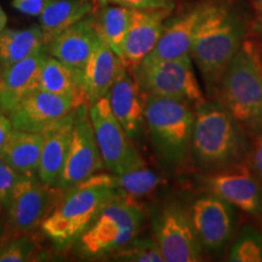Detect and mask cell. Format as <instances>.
<instances>
[{"instance_id": "30", "label": "cell", "mask_w": 262, "mask_h": 262, "mask_svg": "<svg viewBox=\"0 0 262 262\" xmlns=\"http://www.w3.org/2000/svg\"><path fill=\"white\" fill-rule=\"evenodd\" d=\"M34 250L35 245L27 235L9 239L0 247V262L27 261Z\"/></svg>"}, {"instance_id": "29", "label": "cell", "mask_w": 262, "mask_h": 262, "mask_svg": "<svg viewBox=\"0 0 262 262\" xmlns=\"http://www.w3.org/2000/svg\"><path fill=\"white\" fill-rule=\"evenodd\" d=\"M110 256L114 261L124 262H164V257L155 238H141L139 235Z\"/></svg>"}, {"instance_id": "31", "label": "cell", "mask_w": 262, "mask_h": 262, "mask_svg": "<svg viewBox=\"0 0 262 262\" xmlns=\"http://www.w3.org/2000/svg\"><path fill=\"white\" fill-rule=\"evenodd\" d=\"M108 4L120 5L131 10L171 12L175 8V0H100L97 6Z\"/></svg>"}, {"instance_id": "6", "label": "cell", "mask_w": 262, "mask_h": 262, "mask_svg": "<svg viewBox=\"0 0 262 262\" xmlns=\"http://www.w3.org/2000/svg\"><path fill=\"white\" fill-rule=\"evenodd\" d=\"M146 217L145 205L139 199L117 196L79 238L81 251L91 257L110 256L140 234Z\"/></svg>"}, {"instance_id": "26", "label": "cell", "mask_w": 262, "mask_h": 262, "mask_svg": "<svg viewBox=\"0 0 262 262\" xmlns=\"http://www.w3.org/2000/svg\"><path fill=\"white\" fill-rule=\"evenodd\" d=\"M93 16L97 34L118 57L122 58L123 44L130 26L133 10L120 5H101L95 8Z\"/></svg>"}, {"instance_id": "39", "label": "cell", "mask_w": 262, "mask_h": 262, "mask_svg": "<svg viewBox=\"0 0 262 262\" xmlns=\"http://www.w3.org/2000/svg\"><path fill=\"white\" fill-rule=\"evenodd\" d=\"M88 2H90L91 4H94L95 8H96V6L98 5V2H100V0H88Z\"/></svg>"}, {"instance_id": "41", "label": "cell", "mask_w": 262, "mask_h": 262, "mask_svg": "<svg viewBox=\"0 0 262 262\" xmlns=\"http://www.w3.org/2000/svg\"><path fill=\"white\" fill-rule=\"evenodd\" d=\"M261 58H262V48H261Z\"/></svg>"}, {"instance_id": "10", "label": "cell", "mask_w": 262, "mask_h": 262, "mask_svg": "<svg viewBox=\"0 0 262 262\" xmlns=\"http://www.w3.org/2000/svg\"><path fill=\"white\" fill-rule=\"evenodd\" d=\"M89 114L104 170L124 173L146 165L135 141L112 113L107 96L89 104Z\"/></svg>"}, {"instance_id": "22", "label": "cell", "mask_w": 262, "mask_h": 262, "mask_svg": "<svg viewBox=\"0 0 262 262\" xmlns=\"http://www.w3.org/2000/svg\"><path fill=\"white\" fill-rule=\"evenodd\" d=\"M39 89L71 98L75 107L88 104L83 93V71L48 55L41 68Z\"/></svg>"}, {"instance_id": "37", "label": "cell", "mask_w": 262, "mask_h": 262, "mask_svg": "<svg viewBox=\"0 0 262 262\" xmlns=\"http://www.w3.org/2000/svg\"><path fill=\"white\" fill-rule=\"evenodd\" d=\"M6 24H8V16H6L5 11L0 6V31L6 27Z\"/></svg>"}, {"instance_id": "15", "label": "cell", "mask_w": 262, "mask_h": 262, "mask_svg": "<svg viewBox=\"0 0 262 262\" xmlns=\"http://www.w3.org/2000/svg\"><path fill=\"white\" fill-rule=\"evenodd\" d=\"M214 4L206 0L166 19L158 42L145 60H171L189 55L196 31Z\"/></svg>"}, {"instance_id": "18", "label": "cell", "mask_w": 262, "mask_h": 262, "mask_svg": "<svg viewBox=\"0 0 262 262\" xmlns=\"http://www.w3.org/2000/svg\"><path fill=\"white\" fill-rule=\"evenodd\" d=\"M170 14L169 11L133 10L120 58L127 68L135 67L152 52Z\"/></svg>"}, {"instance_id": "7", "label": "cell", "mask_w": 262, "mask_h": 262, "mask_svg": "<svg viewBox=\"0 0 262 262\" xmlns=\"http://www.w3.org/2000/svg\"><path fill=\"white\" fill-rule=\"evenodd\" d=\"M129 70L143 95L173 98L193 107L206 97L189 55L171 60H143Z\"/></svg>"}, {"instance_id": "33", "label": "cell", "mask_w": 262, "mask_h": 262, "mask_svg": "<svg viewBox=\"0 0 262 262\" xmlns=\"http://www.w3.org/2000/svg\"><path fill=\"white\" fill-rule=\"evenodd\" d=\"M247 165L262 183V136L253 141V146L247 159Z\"/></svg>"}, {"instance_id": "4", "label": "cell", "mask_w": 262, "mask_h": 262, "mask_svg": "<svg viewBox=\"0 0 262 262\" xmlns=\"http://www.w3.org/2000/svg\"><path fill=\"white\" fill-rule=\"evenodd\" d=\"M119 196L112 182V173L100 171L64 189L41 231L55 244L66 247L79 241L93 225L107 203Z\"/></svg>"}, {"instance_id": "27", "label": "cell", "mask_w": 262, "mask_h": 262, "mask_svg": "<svg viewBox=\"0 0 262 262\" xmlns=\"http://www.w3.org/2000/svg\"><path fill=\"white\" fill-rule=\"evenodd\" d=\"M112 182L119 195L140 199L152 194L162 183V178L145 165L124 173H112Z\"/></svg>"}, {"instance_id": "32", "label": "cell", "mask_w": 262, "mask_h": 262, "mask_svg": "<svg viewBox=\"0 0 262 262\" xmlns=\"http://www.w3.org/2000/svg\"><path fill=\"white\" fill-rule=\"evenodd\" d=\"M21 173H18L0 155V205L5 204Z\"/></svg>"}, {"instance_id": "20", "label": "cell", "mask_w": 262, "mask_h": 262, "mask_svg": "<svg viewBox=\"0 0 262 262\" xmlns=\"http://www.w3.org/2000/svg\"><path fill=\"white\" fill-rule=\"evenodd\" d=\"M75 108L63 119L42 131L44 141L37 173L42 182L57 187L70 149Z\"/></svg>"}, {"instance_id": "25", "label": "cell", "mask_w": 262, "mask_h": 262, "mask_svg": "<svg viewBox=\"0 0 262 262\" xmlns=\"http://www.w3.org/2000/svg\"><path fill=\"white\" fill-rule=\"evenodd\" d=\"M42 49H47V44L40 27H5L0 31V70L17 63Z\"/></svg>"}, {"instance_id": "40", "label": "cell", "mask_w": 262, "mask_h": 262, "mask_svg": "<svg viewBox=\"0 0 262 262\" xmlns=\"http://www.w3.org/2000/svg\"><path fill=\"white\" fill-rule=\"evenodd\" d=\"M4 243H5V241H4V239H3V241H0V247H2V245L4 244Z\"/></svg>"}, {"instance_id": "3", "label": "cell", "mask_w": 262, "mask_h": 262, "mask_svg": "<svg viewBox=\"0 0 262 262\" xmlns=\"http://www.w3.org/2000/svg\"><path fill=\"white\" fill-rule=\"evenodd\" d=\"M214 98L251 139L262 136V58L254 41H243Z\"/></svg>"}, {"instance_id": "19", "label": "cell", "mask_w": 262, "mask_h": 262, "mask_svg": "<svg viewBox=\"0 0 262 262\" xmlns=\"http://www.w3.org/2000/svg\"><path fill=\"white\" fill-rule=\"evenodd\" d=\"M98 38L93 14L72 25L47 45L48 54L83 71Z\"/></svg>"}, {"instance_id": "38", "label": "cell", "mask_w": 262, "mask_h": 262, "mask_svg": "<svg viewBox=\"0 0 262 262\" xmlns=\"http://www.w3.org/2000/svg\"><path fill=\"white\" fill-rule=\"evenodd\" d=\"M255 8L256 9L262 8V0H255Z\"/></svg>"}, {"instance_id": "9", "label": "cell", "mask_w": 262, "mask_h": 262, "mask_svg": "<svg viewBox=\"0 0 262 262\" xmlns=\"http://www.w3.org/2000/svg\"><path fill=\"white\" fill-rule=\"evenodd\" d=\"M62 193L63 189L50 187L42 182L37 172L21 173L5 203L10 237L27 235L41 226Z\"/></svg>"}, {"instance_id": "16", "label": "cell", "mask_w": 262, "mask_h": 262, "mask_svg": "<svg viewBox=\"0 0 262 262\" xmlns=\"http://www.w3.org/2000/svg\"><path fill=\"white\" fill-rule=\"evenodd\" d=\"M112 113L134 141L146 131L145 96L133 73L122 64L107 95Z\"/></svg>"}, {"instance_id": "17", "label": "cell", "mask_w": 262, "mask_h": 262, "mask_svg": "<svg viewBox=\"0 0 262 262\" xmlns=\"http://www.w3.org/2000/svg\"><path fill=\"white\" fill-rule=\"evenodd\" d=\"M48 55L47 49H42L0 70V112L9 114L22 98L39 89L41 68Z\"/></svg>"}, {"instance_id": "11", "label": "cell", "mask_w": 262, "mask_h": 262, "mask_svg": "<svg viewBox=\"0 0 262 262\" xmlns=\"http://www.w3.org/2000/svg\"><path fill=\"white\" fill-rule=\"evenodd\" d=\"M196 238L206 253H220L237 228V209L215 193L204 191L187 203Z\"/></svg>"}, {"instance_id": "1", "label": "cell", "mask_w": 262, "mask_h": 262, "mask_svg": "<svg viewBox=\"0 0 262 262\" xmlns=\"http://www.w3.org/2000/svg\"><path fill=\"white\" fill-rule=\"evenodd\" d=\"M253 141L215 98L205 97L194 106L191 163L201 173L247 164Z\"/></svg>"}, {"instance_id": "23", "label": "cell", "mask_w": 262, "mask_h": 262, "mask_svg": "<svg viewBox=\"0 0 262 262\" xmlns=\"http://www.w3.org/2000/svg\"><path fill=\"white\" fill-rule=\"evenodd\" d=\"M95 5L88 0H49L40 14V26L45 44L81 18L93 14Z\"/></svg>"}, {"instance_id": "34", "label": "cell", "mask_w": 262, "mask_h": 262, "mask_svg": "<svg viewBox=\"0 0 262 262\" xmlns=\"http://www.w3.org/2000/svg\"><path fill=\"white\" fill-rule=\"evenodd\" d=\"M49 0H12V6L29 16H40Z\"/></svg>"}, {"instance_id": "21", "label": "cell", "mask_w": 262, "mask_h": 262, "mask_svg": "<svg viewBox=\"0 0 262 262\" xmlns=\"http://www.w3.org/2000/svg\"><path fill=\"white\" fill-rule=\"evenodd\" d=\"M123 62L98 35L83 70V93L88 104L106 97Z\"/></svg>"}, {"instance_id": "8", "label": "cell", "mask_w": 262, "mask_h": 262, "mask_svg": "<svg viewBox=\"0 0 262 262\" xmlns=\"http://www.w3.org/2000/svg\"><path fill=\"white\" fill-rule=\"evenodd\" d=\"M150 224L164 262L203 260L204 250L196 238L187 203L178 198L162 202L153 210Z\"/></svg>"}, {"instance_id": "13", "label": "cell", "mask_w": 262, "mask_h": 262, "mask_svg": "<svg viewBox=\"0 0 262 262\" xmlns=\"http://www.w3.org/2000/svg\"><path fill=\"white\" fill-rule=\"evenodd\" d=\"M198 181L204 191L215 193L237 210L262 221V183L247 164L215 173H201Z\"/></svg>"}, {"instance_id": "12", "label": "cell", "mask_w": 262, "mask_h": 262, "mask_svg": "<svg viewBox=\"0 0 262 262\" xmlns=\"http://www.w3.org/2000/svg\"><path fill=\"white\" fill-rule=\"evenodd\" d=\"M103 170L104 165L90 119L89 104H81L75 108L70 149L57 188L64 191Z\"/></svg>"}, {"instance_id": "28", "label": "cell", "mask_w": 262, "mask_h": 262, "mask_svg": "<svg viewBox=\"0 0 262 262\" xmlns=\"http://www.w3.org/2000/svg\"><path fill=\"white\" fill-rule=\"evenodd\" d=\"M227 260L231 262H262V231L245 225L232 239Z\"/></svg>"}, {"instance_id": "35", "label": "cell", "mask_w": 262, "mask_h": 262, "mask_svg": "<svg viewBox=\"0 0 262 262\" xmlns=\"http://www.w3.org/2000/svg\"><path fill=\"white\" fill-rule=\"evenodd\" d=\"M12 130H14V127H12L11 120H10L8 114L0 112V152L4 148L6 141H8Z\"/></svg>"}, {"instance_id": "5", "label": "cell", "mask_w": 262, "mask_h": 262, "mask_svg": "<svg viewBox=\"0 0 262 262\" xmlns=\"http://www.w3.org/2000/svg\"><path fill=\"white\" fill-rule=\"evenodd\" d=\"M145 96V120L153 152L163 168L181 171L191 164L194 107L173 98Z\"/></svg>"}, {"instance_id": "2", "label": "cell", "mask_w": 262, "mask_h": 262, "mask_svg": "<svg viewBox=\"0 0 262 262\" xmlns=\"http://www.w3.org/2000/svg\"><path fill=\"white\" fill-rule=\"evenodd\" d=\"M245 35L244 16L232 5L215 2L199 26L189 51L208 98L215 97L222 77L245 40Z\"/></svg>"}, {"instance_id": "24", "label": "cell", "mask_w": 262, "mask_h": 262, "mask_svg": "<svg viewBox=\"0 0 262 262\" xmlns=\"http://www.w3.org/2000/svg\"><path fill=\"white\" fill-rule=\"evenodd\" d=\"M42 141V133L14 129L0 155L18 173L37 172Z\"/></svg>"}, {"instance_id": "14", "label": "cell", "mask_w": 262, "mask_h": 262, "mask_svg": "<svg viewBox=\"0 0 262 262\" xmlns=\"http://www.w3.org/2000/svg\"><path fill=\"white\" fill-rule=\"evenodd\" d=\"M71 98L37 89L19 101L8 116L15 130L42 133L74 110Z\"/></svg>"}, {"instance_id": "36", "label": "cell", "mask_w": 262, "mask_h": 262, "mask_svg": "<svg viewBox=\"0 0 262 262\" xmlns=\"http://www.w3.org/2000/svg\"><path fill=\"white\" fill-rule=\"evenodd\" d=\"M251 29L262 42V8L256 9V15H255L253 24H251Z\"/></svg>"}]
</instances>
